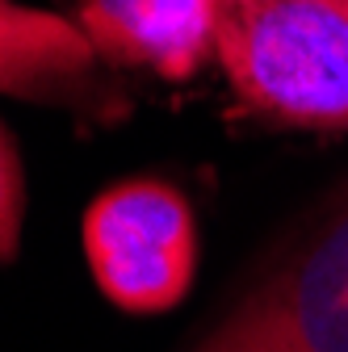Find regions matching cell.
<instances>
[{"mask_svg":"<svg viewBox=\"0 0 348 352\" xmlns=\"http://www.w3.org/2000/svg\"><path fill=\"white\" fill-rule=\"evenodd\" d=\"M21 227H25V168L13 135L0 122V264L17 256Z\"/></svg>","mask_w":348,"mask_h":352,"instance_id":"obj_6","label":"cell"},{"mask_svg":"<svg viewBox=\"0 0 348 352\" xmlns=\"http://www.w3.org/2000/svg\"><path fill=\"white\" fill-rule=\"evenodd\" d=\"M214 59L248 113L348 135V0H219Z\"/></svg>","mask_w":348,"mask_h":352,"instance_id":"obj_1","label":"cell"},{"mask_svg":"<svg viewBox=\"0 0 348 352\" xmlns=\"http://www.w3.org/2000/svg\"><path fill=\"white\" fill-rule=\"evenodd\" d=\"M84 256L97 289L130 315L177 306L197 273V218L160 176L109 185L84 210Z\"/></svg>","mask_w":348,"mask_h":352,"instance_id":"obj_3","label":"cell"},{"mask_svg":"<svg viewBox=\"0 0 348 352\" xmlns=\"http://www.w3.org/2000/svg\"><path fill=\"white\" fill-rule=\"evenodd\" d=\"M185 352H348V185L281 239Z\"/></svg>","mask_w":348,"mask_h":352,"instance_id":"obj_2","label":"cell"},{"mask_svg":"<svg viewBox=\"0 0 348 352\" xmlns=\"http://www.w3.org/2000/svg\"><path fill=\"white\" fill-rule=\"evenodd\" d=\"M219 0H80V30L118 67L185 80L214 51Z\"/></svg>","mask_w":348,"mask_h":352,"instance_id":"obj_4","label":"cell"},{"mask_svg":"<svg viewBox=\"0 0 348 352\" xmlns=\"http://www.w3.org/2000/svg\"><path fill=\"white\" fill-rule=\"evenodd\" d=\"M93 63L97 51L76 21L0 0V93L67 97L93 76Z\"/></svg>","mask_w":348,"mask_h":352,"instance_id":"obj_5","label":"cell"}]
</instances>
